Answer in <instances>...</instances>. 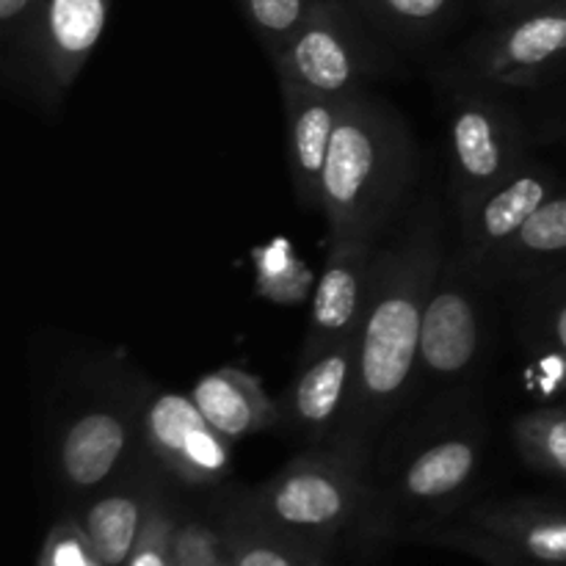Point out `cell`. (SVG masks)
<instances>
[{
    "instance_id": "6da1fadb",
    "label": "cell",
    "mask_w": 566,
    "mask_h": 566,
    "mask_svg": "<svg viewBox=\"0 0 566 566\" xmlns=\"http://www.w3.org/2000/svg\"><path fill=\"white\" fill-rule=\"evenodd\" d=\"M442 265V216L426 199L392 243L376 252L370 296L357 332V374L337 440L374 448L418 385L426 304Z\"/></svg>"
},
{
    "instance_id": "7a4b0ae2",
    "label": "cell",
    "mask_w": 566,
    "mask_h": 566,
    "mask_svg": "<svg viewBox=\"0 0 566 566\" xmlns=\"http://www.w3.org/2000/svg\"><path fill=\"white\" fill-rule=\"evenodd\" d=\"M415 171L412 136L401 114L363 92L343 105L321 188L332 238H376L396 216Z\"/></svg>"
},
{
    "instance_id": "3957f363",
    "label": "cell",
    "mask_w": 566,
    "mask_h": 566,
    "mask_svg": "<svg viewBox=\"0 0 566 566\" xmlns=\"http://www.w3.org/2000/svg\"><path fill=\"white\" fill-rule=\"evenodd\" d=\"M448 164L459 219H468L481 199L490 197L503 180L528 160L525 130L506 94L448 77Z\"/></svg>"
},
{
    "instance_id": "277c9868",
    "label": "cell",
    "mask_w": 566,
    "mask_h": 566,
    "mask_svg": "<svg viewBox=\"0 0 566 566\" xmlns=\"http://www.w3.org/2000/svg\"><path fill=\"white\" fill-rule=\"evenodd\" d=\"M370 448L335 440L310 446L254 495L252 509L285 531H335L359 514L370 495L365 468Z\"/></svg>"
},
{
    "instance_id": "5b68a950",
    "label": "cell",
    "mask_w": 566,
    "mask_h": 566,
    "mask_svg": "<svg viewBox=\"0 0 566 566\" xmlns=\"http://www.w3.org/2000/svg\"><path fill=\"white\" fill-rule=\"evenodd\" d=\"M149 392L136 379H108L66 415L55 434V464L70 490H99L144 451L142 415Z\"/></svg>"
},
{
    "instance_id": "8992f818",
    "label": "cell",
    "mask_w": 566,
    "mask_h": 566,
    "mask_svg": "<svg viewBox=\"0 0 566 566\" xmlns=\"http://www.w3.org/2000/svg\"><path fill=\"white\" fill-rule=\"evenodd\" d=\"M271 64L280 88L346 99L379 75L385 55L343 0H318Z\"/></svg>"
},
{
    "instance_id": "52a82bcc",
    "label": "cell",
    "mask_w": 566,
    "mask_h": 566,
    "mask_svg": "<svg viewBox=\"0 0 566 566\" xmlns=\"http://www.w3.org/2000/svg\"><path fill=\"white\" fill-rule=\"evenodd\" d=\"M390 495L407 506H446L457 501L481 468L486 448V426L475 409L464 403L429 415L423 423L396 442Z\"/></svg>"
},
{
    "instance_id": "ba28073f",
    "label": "cell",
    "mask_w": 566,
    "mask_h": 566,
    "mask_svg": "<svg viewBox=\"0 0 566 566\" xmlns=\"http://www.w3.org/2000/svg\"><path fill=\"white\" fill-rule=\"evenodd\" d=\"M566 66V0L514 14L479 33L448 77L490 88H536Z\"/></svg>"
},
{
    "instance_id": "9c48e42d",
    "label": "cell",
    "mask_w": 566,
    "mask_h": 566,
    "mask_svg": "<svg viewBox=\"0 0 566 566\" xmlns=\"http://www.w3.org/2000/svg\"><path fill=\"white\" fill-rule=\"evenodd\" d=\"M114 0H39L22 94L59 108L103 39Z\"/></svg>"
},
{
    "instance_id": "30bf717a",
    "label": "cell",
    "mask_w": 566,
    "mask_h": 566,
    "mask_svg": "<svg viewBox=\"0 0 566 566\" xmlns=\"http://www.w3.org/2000/svg\"><path fill=\"white\" fill-rule=\"evenodd\" d=\"M144 453L188 486L221 484L232 470V446L205 420L191 392L153 390L142 415Z\"/></svg>"
},
{
    "instance_id": "8fae6325",
    "label": "cell",
    "mask_w": 566,
    "mask_h": 566,
    "mask_svg": "<svg viewBox=\"0 0 566 566\" xmlns=\"http://www.w3.org/2000/svg\"><path fill=\"white\" fill-rule=\"evenodd\" d=\"M475 280L457 265H442L423 315L418 354V392L420 381L434 387L457 385L468 379L484 352V321L473 296Z\"/></svg>"
},
{
    "instance_id": "7c38bea8",
    "label": "cell",
    "mask_w": 566,
    "mask_h": 566,
    "mask_svg": "<svg viewBox=\"0 0 566 566\" xmlns=\"http://www.w3.org/2000/svg\"><path fill=\"white\" fill-rule=\"evenodd\" d=\"M376 252L379 247L370 238H332L310 304L298 365L310 363L337 343L357 337L368 307Z\"/></svg>"
},
{
    "instance_id": "4fadbf2b",
    "label": "cell",
    "mask_w": 566,
    "mask_h": 566,
    "mask_svg": "<svg viewBox=\"0 0 566 566\" xmlns=\"http://www.w3.org/2000/svg\"><path fill=\"white\" fill-rule=\"evenodd\" d=\"M357 374V337L326 348L296 368L282 396V423L307 446L335 442L343 431Z\"/></svg>"
},
{
    "instance_id": "5bb4252c",
    "label": "cell",
    "mask_w": 566,
    "mask_h": 566,
    "mask_svg": "<svg viewBox=\"0 0 566 566\" xmlns=\"http://www.w3.org/2000/svg\"><path fill=\"white\" fill-rule=\"evenodd\" d=\"M558 177L539 164L525 160L509 180H503L479 208L462 219V243L448 263L473 274L486 258L506 247L525 221L556 193Z\"/></svg>"
},
{
    "instance_id": "9a60e30c",
    "label": "cell",
    "mask_w": 566,
    "mask_h": 566,
    "mask_svg": "<svg viewBox=\"0 0 566 566\" xmlns=\"http://www.w3.org/2000/svg\"><path fill=\"white\" fill-rule=\"evenodd\" d=\"M280 92L285 105V158L291 186L304 210H321V188H324L332 136L348 97H321L296 88H280Z\"/></svg>"
},
{
    "instance_id": "2e32d148",
    "label": "cell",
    "mask_w": 566,
    "mask_h": 566,
    "mask_svg": "<svg viewBox=\"0 0 566 566\" xmlns=\"http://www.w3.org/2000/svg\"><path fill=\"white\" fill-rule=\"evenodd\" d=\"M191 398L205 420L230 442L252 440L282 423L280 401L269 396L258 376L235 365L208 370L191 387Z\"/></svg>"
},
{
    "instance_id": "e0dca14e",
    "label": "cell",
    "mask_w": 566,
    "mask_h": 566,
    "mask_svg": "<svg viewBox=\"0 0 566 566\" xmlns=\"http://www.w3.org/2000/svg\"><path fill=\"white\" fill-rule=\"evenodd\" d=\"M149 492H153V481H149L147 470H136L133 475L130 464L127 484L111 486L108 492L88 503L81 528L86 531L88 545L103 566H122L130 562L144 528L153 517L155 503Z\"/></svg>"
},
{
    "instance_id": "ac0fdd59",
    "label": "cell",
    "mask_w": 566,
    "mask_h": 566,
    "mask_svg": "<svg viewBox=\"0 0 566 566\" xmlns=\"http://www.w3.org/2000/svg\"><path fill=\"white\" fill-rule=\"evenodd\" d=\"M566 258V193H553L534 216L523 224V230L486 258L470 280L479 285H495V282L534 280L547 274L553 265Z\"/></svg>"
},
{
    "instance_id": "d6986e66",
    "label": "cell",
    "mask_w": 566,
    "mask_h": 566,
    "mask_svg": "<svg viewBox=\"0 0 566 566\" xmlns=\"http://www.w3.org/2000/svg\"><path fill=\"white\" fill-rule=\"evenodd\" d=\"M481 528L503 545H514L525 558L566 566V512L520 506H495L479 512Z\"/></svg>"
},
{
    "instance_id": "ffe728a7",
    "label": "cell",
    "mask_w": 566,
    "mask_h": 566,
    "mask_svg": "<svg viewBox=\"0 0 566 566\" xmlns=\"http://www.w3.org/2000/svg\"><path fill=\"white\" fill-rule=\"evenodd\" d=\"M525 343L545 390L566 392V276L545 285L525 307Z\"/></svg>"
},
{
    "instance_id": "44dd1931",
    "label": "cell",
    "mask_w": 566,
    "mask_h": 566,
    "mask_svg": "<svg viewBox=\"0 0 566 566\" xmlns=\"http://www.w3.org/2000/svg\"><path fill=\"white\" fill-rule=\"evenodd\" d=\"M512 437L531 468L566 481V403L523 412L514 420Z\"/></svg>"
},
{
    "instance_id": "7402d4cb",
    "label": "cell",
    "mask_w": 566,
    "mask_h": 566,
    "mask_svg": "<svg viewBox=\"0 0 566 566\" xmlns=\"http://www.w3.org/2000/svg\"><path fill=\"white\" fill-rule=\"evenodd\" d=\"M357 3L370 22L385 28L392 36L412 39V42L434 36L453 11V0H357Z\"/></svg>"
},
{
    "instance_id": "603a6c76",
    "label": "cell",
    "mask_w": 566,
    "mask_h": 566,
    "mask_svg": "<svg viewBox=\"0 0 566 566\" xmlns=\"http://www.w3.org/2000/svg\"><path fill=\"white\" fill-rule=\"evenodd\" d=\"M318 0H238L243 20L260 39L269 59H274L304 25Z\"/></svg>"
},
{
    "instance_id": "cb8c5ba5",
    "label": "cell",
    "mask_w": 566,
    "mask_h": 566,
    "mask_svg": "<svg viewBox=\"0 0 566 566\" xmlns=\"http://www.w3.org/2000/svg\"><path fill=\"white\" fill-rule=\"evenodd\" d=\"M39 0H0V39H3V77L22 92L31 59V36Z\"/></svg>"
},
{
    "instance_id": "d4e9b609",
    "label": "cell",
    "mask_w": 566,
    "mask_h": 566,
    "mask_svg": "<svg viewBox=\"0 0 566 566\" xmlns=\"http://www.w3.org/2000/svg\"><path fill=\"white\" fill-rule=\"evenodd\" d=\"M232 566H304L296 553L269 539L265 528H232Z\"/></svg>"
},
{
    "instance_id": "484cf974",
    "label": "cell",
    "mask_w": 566,
    "mask_h": 566,
    "mask_svg": "<svg viewBox=\"0 0 566 566\" xmlns=\"http://www.w3.org/2000/svg\"><path fill=\"white\" fill-rule=\"evenodd\" d=\"M42 566H103V562L94 556L86 531L75 520H64L44 542Z\"/></svg>"
},
{
    "instance_id": "4316f807",
    "label": "cell",
    "mask_w": 566,
    "mask_h": 566,
    "mask_svg": "<svg viewBox=\"0 0 566 566\" xmlns=\"http://www.w3.org/2000/svg\"><path fill=\"white\" fill-rule=\"evenodd\" d=\"M177 528L171 525L169 514L155 503L153 517H149L147 528H144L142 542H138L136 553H133L127 566H171V545H175Z\"/></svg>"
},
{
    "instance_id": "83f0119b",
    "label": "cell",
    "mask_w": 566,
    "mask_h": 566,
    "mask_svg": "<svg viewBox=\"0 0 566 566\" xmlns=\"http://www.w3.org/2000/svg\"><path fill=\"white\" fill-rule=\"evenodd\" d=\"M551 0H484V11L492 17L495 22L509 20L514 14H523V11L536 9V6H545Z\"/></svg>"
},
{
    "instance_id": "f1b7e54d",
    "label": "cell",
    "mask_w": 566,
    "mask_h": 566,
    "mask_svg": "<svg viewBox=\"0 0 566 566\" xmlns=\"http://www.w3.org/2000/svg\"><path fill=\"white\" fill-rule=\"evenodd\" d=\"M542 566H551V564H542Z\"/></svg>"
}]
</instances>
